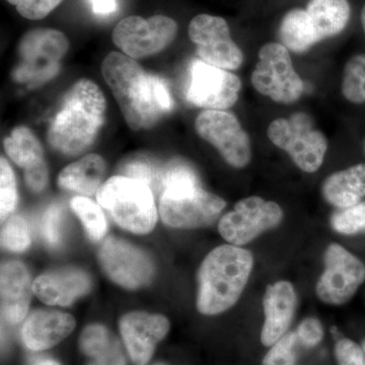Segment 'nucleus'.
<instances>
[{"label":"nucleus","mask_w":365,"mask_h":365,"mask_svg":"<svg viewBox=\"0 0 365 365\" xmlns=\"http://www.w3.org/2000/svg\"><path fill=\"white\" fill-rule=\"evenodd\" d=\"M102 74L132 130L150 129L174 107L167 83L123 53L108 54Z\"/></svg>","instance_id":"1"},{"label":"nucleus","mask_w":365,"mask_h":365,"mask_svg":"<svg viewBox=\"0 0 365 365\" xmlns=\"http://www.w3.org/2000/svg\"><path fill=\"white\" fill-rule=\"evenodd\" d=\"M107 100L100 86L88 78L66 91L47 130L53 150L74 157L88 150L105 123Z\"/></svg>","instance_id":"2"},{"label":"nucleus","mask_w":365,"mask_h":365,"mask_svg":"<svg viewBox=\"0 0 365 365\" xmlns=\"http://www.w3.org/2000/svg\"><path fill=\"white\" fill-rule=\"evenodd\" d=\"M253 265L248 250L235 245L210 252L199 269L198 311L213 316L234 306L246 287Z\"/></svg>","instance_id":"3"},{"label":"nucleus","mask_w":365,"mask_h":365,"mask_svg":"<svg viewBox=\"0 0 365 365\" xmlns=\"http://www.w3.org/2000/svg\"><path fill=\"white\" fill-rule=\"evenodd\" d=\"M97 200L120 227L134 234H150L158 220L153 190L134 178L115 176L98 189Z\"/></svg>","instance_id":"4"},{"label":"nucleus","mask_w":365,"mask_h":365,"mask_svg":"<svg viewBox=\"0 0 365 365\" xmlns=\"http://www.w3.org/2000/svg\"><path fill=\"white\" fill-rule=\"evenodd\" d=\"M274 145L287 153L292 162L304 172H317L323 165L328 140L323 132L314 128L306 113H295L290 118L274 120L267 129Z\"/></svg>","instance_id":"5"},{"label":"nucleus","mask_w":365,"mask_h":365,"mask_svg":"<svg viewBox=\"0 0 365 365\" xmlns=\"http://www.w3.org/2000/svg\"><path fill=\"white\" fill-rule=\"evenodd\" d=\"M68 49V39L58 30L38 28L28 31L19 44L20 62L14 69V79L39 83L54 78Z\"/></svg>","instance_id":"6"},{"label":"nucleus","mask_w":365,"mask_h":365,"mask_svg":"<svg viewBox=\"0 0 365 365\" xmlns=\"http://www.w3.org/2000/svg\"><path fill=\"white\" fill-rule=\"evenodd\" d=\"M252 72L255 90L278 104H294L302 98L304 83L295 71L289 50L281 43H267L258 53Z\"/></svg>","instance_id":"7"},{"label":"nucleus","mask_w":365,"mask_h":365,"mask_svg":"<svg viewBox=\"0 0 365 365\" xmlns=\"http://www.w3.org/2000/svg\"><path fill=\"white\" fill-rule=\"evenodd\" d=\"M178 35L177 21L163 14L143 19L127 16L112 33L114 44L123 54L133 59L153 56L169 47Z\"/></svg>","instance_id":"8"},{"label":"nucleus","mask_w":365,"mask_h":365,"mask_svg":"<svg viewBox=\"0 0 365 365\" xmlns=\"http://www.w3.org/2000/svg\"><path fill=\"white\" fill-rule=\"evenodd\" d=\"M195 130L203 140L215 146L223 160L235 169H242L251 162V139L232 113L204 110L196 118Z\"/></svg>","instance_id":"9"},{"label":"nucleus","mask_w":365,"mask_h":365,"mask_svg":"<svg viewBox=\"0 0 365 365\" xmlns=\"http://www.w3.org/2000/svg\"><path fill=\"white\" fill-rule=\"evenodd\" d=\"M227 206L222 198L202 187L165 192L160 195V215L163 222L176 228L207 227L217 220Z\"/></svg>","instance_id":"10"},{"label":"nucleus","mask_w":365,"mask_h":365,"mask_svg":"<svg viewBox=\"0 0 365 365\" xmlns=\"http://www.w3.org/2000/svg\"><path fill=\"white\" fill-rule=\"evenodd\" d=\"M190 40L196 45L199 58L210 66L237 71L244 62V53L230 36L227 21L222 16L201 14L188 26Z\"/></svg>","instance_id":"11"},{"label":"nucleus","mask_w":365,"mask_h":365,"mask_svg":"<svg viewBox=\"0 0 365 365\" xmlns=\"http://www.w3.org/2000/svg\"><path fill=\"white\" fill-rule=\"evenodd\" d=\"M242 81L227 69L195 59L190 66L186 98L190 104L205 110L230 109L239 100Z\"/></svg>","instance_id":"12"},{"label":"nucleus","mask_w":365,"mask_h":365,"mask_svg":"<svg viewBox=\"0 0 365 365\" xmlns=\"http://www.w3.org/2000/svg\"><path fill=\"white\" fill-rule=\"evenodd\" d=\"M282 217V209L277 203L251 196L239 201L234 210L223 216L218 230L225 241L242 246L277 227Z\"/></svg>","instance_id":"13"},{"label":"nucleus","mask_w":365,"mask_h":365,"mask_svg":"<svg viewBox=\"0 0 365 365\" xmlns=\"http://www.w3.org/2000/svg\"><path fill=\"white\" fill-rule=\"evenodd\" d=\"M325 266L317 284L319 299L333 306L349 302L365 281L364 264L340 245L333 244L327 249Z\"/></svg>","instance_id":"14"},{"label":"nucleus","mask_w":365,"mask_h":365,"mask_svg":"<svg viewBox=\"0 0 365 365\" xmlns=\"http://www.w3.org/2000/svg\"><path fill=\"white\" fill-rule=\"evenodd\" d=\"M100 262L112 281L128 289L150 284L155 276V266L148 254L115 237L103 244Z\"/></svg>","instance_id":"15"},{"label":"nucleus","mask_w":365,"mask_h":365,"mask_svg":"<svg viewBox=\"0 0 365 365\" xmlns=\"http://www.w3.org/2000/svg\"><path fill=\"white\" fill-rule=\"evenodd\" d=\"M119 327L132 361L136 365H146L158 343L169 333L170 322L162 314L132 312L120 319Z\"/></svg>","instance_id":"16"},{"label":"nucleus","mask_w":365,"mask_h":365,"mask_svg":"<svg viewBox=\"0 0 365 365\" xmlns=\"http://www.w3.org/2000/svg\"><path fill=\"white\" fill-rule=\"evenodd\" d=\"M4 146L9 158L25 170L26 186L36 193L42 192L47 187L49 174L39 138L29 127L18 126L4 139Z\"/></svg>","instance_id":"17"},{"label":"nucleus","mask_w":365,"mask_h":365,"mask_svg":"<svg viewBox=\"0 0 365 365\" xmlns=\"http://www.w3.org/2000/svg\"><path fill=\"white\" fill-rule=\"evenodd\" d=\"M91 287L90 276L78 268L48 271L33 283L34 294L48 306H69Z\"/></svg>","instance_id":"18"},{"label":"nucleus","mask_w":365,"mask_h":365,"mask_svg":"<svg viewBox=\"0 0 365 365\" xmlns=\"http://www.w3.org/2000/svg\"><path fill=\"white\" fill-rule=\"evenodd\" d=\"M265 322L261 332L262 344L271 347L287 333L297 309V294L292 283L279 281L266 290L263 300Z\"/></svg>","instance_id":"19"},{"label":"nucleus","mask_w":365,"mask_h":365,"mask_svg":"<svg viewBox=\"0 0 365 365\" xmlns=\"http://www.w3.org/2000/svg\"><path fill=\"white\" fill-rule=\"evenodd\" d=\"M76 328L71 314L57 311L34 312L21 328V339L33 351L49 349L66 339Z\"/></svg>","instance_id":"20"},{"label":"nucleus","mask_w":365,"mask_h":365,"mask_svg":"<svg viewBox=\"0 0 365 365\" xmlns=\"http://www.w3.org/2000/svg\"><path fill=\"white\" fill-rule=\"evenodd\" d=\"M1 314L16 325L26 318L34 294L30 273L20 262H7L1 267Z\"/></svg>","instance_id":"21"},{"label":"nucleus","mask_w":365,"mask_h":365,"mask_svg":"<svg viewBox=\"0 0 365 365\" xmlns=\"http://www.w3.org/2000/svg\"><path fill=\"white\" fill-rule=\"evenodd\" d=\"M322 193L327 202L339 209L360 203L365 197V163L334 173L324 182Z\"/></svg>","instance_id":"22"},{"label":"nucleus","mask_w":365,"mask_h":365,"mask_svg":"<svg viewBox=\"0 0 365 365\" xmlns=\"http://www.w3.org/2000/svg\"><path fill=\"white\" fill-rule=\"evenodd\" d=\"M105 173L104 158L96 153H91L64 168L59 174L58 185L60 188L67 191L91 196L97 194L102 186Z\"/></svg>","instance_id":"23"},{"label":"nucleus","mask_w":365,"mask_h":365,"mask_svg":"<svg viewBox=\"0 0 365 365\" xmlns=\"http://www.w3.org/2000/svg\"><path fill=\"white\" fill-rule=\"evenodd\" d=\"M306 11L319 41L342 33L351 16L348 0H311Z\"/></svg>","instance_id":"24"},{"label":"nucleus","mask_w":365,"mask_h":365,"mask_svg":"<svg viewBox=\"0 0 365 365\" xmlns=\"http://www.w3.org/2000/svg\"><path fill=\"white\" fill-rule=\"evenodd\" d=\"M81 351L90 357L88 365H127L119 341L102 325H90L79 339Z\"/></svg>","instance_id":"25"},{"label":"nucleus","mask_w":365,"mask_h":365,"mask_svg":"<svg viewBox=\"0 0 365 365\" xmlns=\"http://www.w3.org/2000/svg\"><path fill=\"white\" fill-rule=\"evenodd\" d=\"M281 44L289 51L304 53L321 42L314 32L306 9H294L287 11L279 26Z\"/></svg>","instance_id":"26"},{"label":"nucleus","mask_w":365,"mask_h":365,"mask_svg":"<svg viewBox=\"0 0 365 365\" xmlns=\"http://www.w3.org/2000/svg\"><path fill=\"white\" fill-rule=\"evenodd\" d=\"M341 90L348 102L364 104L365 54L354 55L346 62Z\"/></svg>","instance_id":"27"},{"label":"nucleus","mask_w":365,"mask_h":365,"mask_svg":"<svg viewBox=\"0 0 365 365\" xmlns=\"http://www.w3.org/2000/svg\"><path fill=\"white\" fill-rule=\"evenodd\" d=\"M71 208L85 225L86 232L93 241H100L107 232V220L100 204L93 202L85 196L72 198Z\"/></svg>","instance_id":"28"},{"label":"nucleus","mask_w":365,"mask_h":365,"mask_svg":"<svg viewBox=\"0 0 365 365\" xmlns=\"http://www.w3.org/2000/svg\"><path fill=\"white\" fill-rule=\"evenodd\" d=\"M30 242V230L25 218L21 215H14L6 220L1 230V244L4 248L21 253L29 248Z\"/></svg>","instance_id":"29"},{"label":"nucleus","mask_w":365,"mask_h":365,"mask_svg":"<svg viewBox=\"0 0 365 365\" xmlns=\"http://www.w3.org/2000/svg\"><path fill=\"white\" fill-rule=\"evenodd\" d=\"M18 204V189L16 176L11 165L1 157L0 160V215L1 220H6Z\"/></svg>","instance_id":"30"},{"label":"nucleus","mask_w":365,"mask_h":365,"mask_svg":"<svg viewBox=\"0 0 365 365\" xmlns=\"http://www.w3.org/2000/svg\"><path fill=\"white\" fill-rule=\"evenodd\" d=\"M331 225L336 232L342 235L365 232V203L339 209L331 218Z\"/></svg>","instance_id":"31"},{"label":"nucleus","mask_w":365,"mask_h":365,"mask_svg":"<svg viewBox=\"0 0 365 365\" xmlns=\"http://www.w3.org/2000/svg\"><path fill=\"white\" fill-rule=\"evenodd\" d=\"M299 338L297 332L287 333L275 344L271 346L263 359V365H295V345Z\"/></svg>","instance_id":"32"},{"label":"nucleus","mask_w":365,"mask_h":365,"mask_svg":"<svg viewBox=\"0 0 365 365\" xmlns=\"http://www.w3.org/2000/svg\"><path fill=\"white\" fill-rule=\"evenodd\" d=\"M28 20L38 21L51 14L63 0H6Z\"/></svg>","instance_id":"33"},{"label":"nucleus","mask_w":365,"mask_h":365,"mask_svg":"<svg viewBox=\"0 0 365 365\" xmlns=\"http://www.w3.org/2000/svg\"><path fill=\"white\" fill-rule=\"evenodd\" d=\"M160 172L162 168H158L155 163L145 160H132L124 168L125 176L146 182L155 192H158Z\"/></svg>","instance_id":"34"},{"label":"nucleus","mask_w":365,"mask_h":365,"mask_svg":"<svg viewBox=\"0 0 365 365\" xmlns=\"http://www.w3.org/2000/svg\"><path fill=\"white\" fill-rule=\"evenodd\" d=\"M62 210L58 205H51L43 216L42 234L49 246H58L62 235Z\"/></svg>","instance_id":"35"},{"label":"nucleus","mask_w":365,"mask_h":365,"mask_svg":"<svg viewBox=\"0 0 365 365\" xmlns=\"http://www.w3.org/2000/svg\"><path fill=\"white\" fill-rule=\"evenodd\" d=\"M335 356L339 365H365V353L356 343L349 339L337 341Z\"/></svg>","instance_id":"36"},{"label":"nucleus","mask_w":365,"mask_h":365,"mask_svg":"<svg viewBox=\"0 0 365 365\" xmlns=\"http://www.w3.org/2000/svg\"><path fill=\"white\" fill-rule=\"evenodd\" d=\"M299 341L307 347H314L324 337L323 327L317 319L309 318L300 324L297 331Z\"/></svg>","instance_id":"37"},{"label":"nucleus","mask_w":365,"mask_h":365,"mask_svg":"<svg viewBox=\"0 0 365 365\" xmlns=\"http://www.w3.org/2000/svg\"><path fill=\"white\" fill-rule=\"evenodd\" d=\"M93 9L97 14H110L116 11V0H91Z\"/></svg>","instance_id":"38"},{"label":"nucleus","mask_w":365,"mask_h":365,"mask_svg":"<svg viewBox=\"0 0 365 365\" xmlns=\"http://www.w3.org/2000/svg\"><path fill=\"white\" fill-rule=\"evenodd\" d=\"M31 365H60L56 360L51 359H45V357H40V359H35L33 360Z\"/></svg>","instance_id":"39"},{"label":"nucleus","mask_w":365,"mask_h":365,"mask_svg":"<svg viewBox=\"0 0 365 365\" xmlns=\"http://www.w3.org/2000/svg\"><path fill=\"white\" fill-rule=\"evenodd\" d=\"M360 19H361L362 29H364V32L365 35V4L364 9H362L361 16H360Z\"/></svg>","instance_id":"40"},{"label":"nucleus","mask_w":365,"mask_h":365,"mask_svg":"<svg viewBox=\"0 0 365 365\" xmlns=\"http://www.w3.org/2000/svg\"><path fill=\"white\" fill-rule=\"evenodd\" d=\"M362 349H364V351L365 353V340L364 341V343H362Z\"/></svg>","instance_id":"41"},{"label":"nucleus","mask_w":365,"mask_h":365,"mask_svg":"<svg viewBox=\"0 0 365 365\" xmlns=\"http://www.w3.org/2000/svg\"><path fill=\"white\" fill-rule=\"evenodd\" d=\"M155 365H167V364H155Z\"/></svg>","instance_id":"42"},{"label":"nucleus","mask_w":365,"mask_h":365,"mask_svg":"<svg viewBox=\"0 0 365 365\" xmlns=\"http://www.w3.org/2000/svg\"><path fill=\"white\" fill-rule=\"evenodd\" d=\"M364 150H365V141H364Z\"/></svg>","instance_id":"43"}]
</instances>
